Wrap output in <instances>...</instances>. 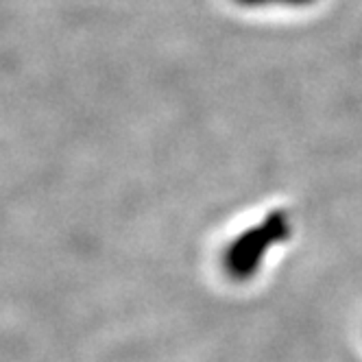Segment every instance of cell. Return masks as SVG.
Segmentation results:
<instances>
[{"instance_id":"1","label":"cell","mask_w":362,"mask_h":362,"mask_svg":"<svg viewBox=\"0 0 362 362\" xmlns=\"http://www.w3.org/2000/svg\"><path fill=\"white\" fill-rule=\"evenodd\" d=\"M293 236V221L291 214L284 210L271 212L257 225L245 229L243 234L229 243L223 253V267L229 277L236 281L251 279L260 271L269 251Z\"/></svg>"},{"instance_id":"2","label":"cell","mask_w":362,"mask_h":362,"mask_svg":"<svg viewBox=\"0 0 362 362\" xmlns=\"http://www.w3.org/2000/svg\"><path fill=\"white\" fill-rule=\"evenodd\" d=\"M238 5L245 7H264V5H293V7H303L313 5L315 0H236Z\"/></svg>"}]
</instances>
